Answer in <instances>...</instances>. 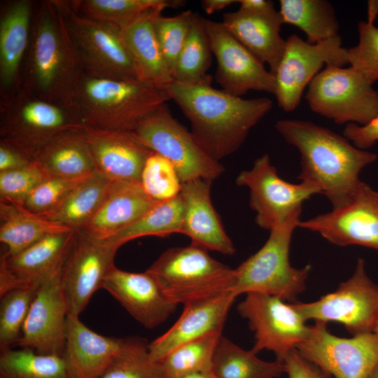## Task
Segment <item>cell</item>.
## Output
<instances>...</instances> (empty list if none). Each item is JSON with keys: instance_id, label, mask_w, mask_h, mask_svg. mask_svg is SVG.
<instances>
[{"instance_id": "obj_38", "label": "cell", "mask_w": 378, "mask_h": 378, "mask_svg": "<svg viewBox=\"0 0 378 378\" xmlns=\"http://www.w3.org/2000/svg\"><path fill=\"white\" fill-rule=\"evenodd\" d=\"M183 215V202L179 195L170 200L158 203L137 221L108 240L120 248L124 244L142 237L181 234Z\"/></svg>"}, {"instance_id": "obj_45", "label": "cell", "mask_w": 378, "mask_h": 378, "mask_svg": "<svg viewBox=\"0 0 378 378\" xmlns=\"http://www.w3.org/2000/svg\"><path fill=\"white\" fill-rule=\"evenodd\" d=\"M48 174L36 161L16 169L0 172V202L22 205Z\"/></svg>"}, {"instance_id": "obj_42", "label": "cell", "mask_w": 378, "mask_h": 378, "mask_svg": "<svg viewBox=\"0 0 378 378\" xmlns=\"http://www.w3.org/2000/svg\"><path fill=\"white\" fill-rule=\"evenodd\" d=\"M141 186L146 194L157 202L178 196L182 182L173 164L164 157L153 152L143 167Z\"/></svg>"}, {"instance_id": "obj_28", "label": "cell", "mask_w": 378, "mask_h": 378, "mask_svg": "<svg viewBox=\"0 0 378 378\" xmlns=\"http://www.w3.org/2000/svg\"><path fill=\"white\" fill-rule=\"evenodd\" d=\"M223 24L248 51L274 75L284 54L286 40L281 36L283 24L279 10L253 13L237 10L223 15Z\"/></svg>"}, {"instance_id": "obj_12", "label": "cell", "mask_w": 378, "mask_h": 378, "mask_svg": "<svg viewBox=\"0 0 378 378\" xmlns=\"http://www.w3.org/2000/svg\"><path fill=\"white\" fill-rule=\"evenodd\" d=\"M236 183L248 189L249 206L255 213V221L260 228L269 231L301 214L303 203L321 194L309 183H293L283 179L268 154L258 158L251 169L241 171Z\"/></svg>"}, {"instance_id": "obj_54", "label": "cell", "mask_w": 378, "mask_h": 378, "mask_svg": "<svg viewBox=\"0 0 378 378\" xmlns=\"http://www.w3.org/2000/svg\"><path fill=\"white\" fill-rule=\"evenodd\" d=\"M368 378H378V365L375 367V368L371 372Z\"/></svg>"}, {"instance_id": "obj_29", "label": "cell", "mask_w": 378, "mask_h": 378, "mask_svg": "<svg viewBox=\"0 0 378 378\" xmlns=\"http://www.w3.org/2000/svg\"><path fill=\"white\" fill-rule=\"evenodd\" d=\"M164 10H153L120 30L130 54L136 78L142 83L165 90L174 80L153 29L155 18Z\"/></svg>"}, {"instance_id": "obj_21", "label": "cell", "mask_w": 378, "mask_h": 378, "mask_svg": "<svg viewBox=\"0 0 378 378\" xmlns=\"http://www.w3.org/2000/svg\"><path fill=\"white\" fill-rule=\"evenodd\" d=\"M101 288L109 293L139 323L152 329L164 322L178 304L164 293L156 278L146 270L136 273L113 265Z\"/></svg>"}, {"instance_id": "obj_8", "label": "cell", "mask_w": 378, "mask_h": 378, "mask_svg": "<svg viewBox=\"0 0 378 378\" xmlns=\"http://www.w3.org/2000/svg\"><path fill=\"white\" fill-rule=\"evenodd\" d=\"M304 98L313 112L340 125H365L378 115L377 90L351 66H325Z\"/></svg>"}, {"instance_id": "obj_5", "label": "cell", "mask_w": 378, "mask_h": 378, "mask_svg": "<svg viewBox=\"0 0 378 378\" xmlns=\"http://www.w3.org/2000/svg\"><path fill=\"white\" fill-rule=\"evenodd\" d=\"M146 270L172 302L184 306L232 292L235 283L234 269L192 244L166 250Z\"/></svg>"}, {"instance_id": "obj_40", "label": "cell", "mask_w": 378, "mask_h": 378, "mask_svg": "<svg viewBox=\"0 0 378 378\" xmlns=\"http://www.w3.org/2000/svg\"><path fill=\"white\" fill-rule=\"evenodd\" d=\"M148 344L139 337L125 338L121 349L99 378H166L160 362L150 358Z\"/></svg>"}, {"instance_id": "obj_25", "label": "cell", "mask_w": 378, "mask_h": 378, "mask_svg": "<svg viewBox=\"0 0 378 378\" xmlns=\"http://www.w3.org/2000/svg\"><path fill=\"white\" fill-rule=\"evenodd\" d=\"M212 181L195 179L183 183L180 196L183 206L182 233L191 244L225 255L235 252L211 198Z\"/></svg>"}, {"instance_id": "obj_16", "label": "cell", "mask_w": 378, "mask_h": 378, "mask_svg": "<svg viewBox=\"0 0 378 378\" xmlns=\"http://www.w3.org/2000/svg\"><path fill=\"white\" fill-rule=\"evenodd\" d=\"M339 246H360L378 251V191L362 181L345 205L298 223Z\"/></svg>"}, {"instance_id": "obj_18", "label": "cell", "mask_w": 378, "mask_h": 378, "mask_svg": "<svg viewBox=\"0 0 378 378\" xmlns=\"http://www.w3.org/2000/svg\"><path fill=\"white\" fill-rule=\"evenodd\" d=\"M213 55L216 61L215 78L222 90L237 97L250 90L274 94L275 78L224 27L205 19Z\"/></svg>"}, {"instance_id": "obj_46", "label": "cell", "mask_w": 378, "mask_h": 378, "mask_svg": "<svg viewBox=\"0 0 378 378\" xmlns=\"http://www.w3.org/2000/svg\"><path fill=\"white\" fill-rule=\"evenodd\" d=\"M86 178L48 176L36 186L22 206L30 212L43 215L57 207Z\"/></svg>"}, {"instance_id": "obj_55", "label": "cell", "mask_w": 378, "mask_h": 378, "mask_svg": "<svg viewBox=\"0 0 378 378\" xmlns=\"http://www.w3.org/2000/svg\"><path fill=\"white\" fill-rule=\"evenodd\" d=\"M374 332L376 335H378V322H377V326H376V327H375V329H374Z\"/></svg>"}, {"instance_id": "obj_32", "label": "cell", "mask_w": 378, "mask_h": 378, "mask_svg": "<svg viewBox=\"0 0 378 378\" xmlns=\"http://www.w3.org/2000/svg\"><path fill=\"white\" fill-rule=\"evenodd\" d=\"M111 182L94 172L81 181L57 207L39 216L74 230H81L98 211Z\"/></svg>"}, {"instance_id": "obj_19", "label": "cell", "mask_w": 378, "mask_h": 378, "mask_svg": "<svg viewBox=\"0 0 378 378\" xmlns=\"http://www.w3.org/2000/svg\"><path fill=\"white\" fill-rule=\"evenodd\" d=\"M76 230L49 234L0 261V296L18 288L38 287L62 272Z\"/></svg>"}, {"instance_id": "obj_3", "label": "cell", "mask_w": 378, "mask_h": 378, "mask_svg": "<svg viewBox=\"0 0 378 378\" xmlns=\"http://www.w3.org/2000/svg\"><path fill=\"white\" fill-rule=\"evenodd\" d=\"M81 72L58 0L36 3L21 88L74 111Z\"/></svg>"}, {"instance_id": "obj_10", "label": "cell", "mask_w": 378, "mask_h": 378, "mask_svg": "<svg viewBox=\"0 0 378 378\" xmlns=\"http://www.w3.org/2000/svg\"><path fill=\"white\" fill-rule=\"evenodd\" d=\"M132 132L146 148L173 164L182 183L195 179L213 181L224 172L220 162L174 118L167 104L144 118Z\"/></svg>"}, {"instance_id": "obj_2", "label": "cell", "mask_w": 378, "mask_h": 378, "mask_svg": "<svg viewBox=\"0 0 378 378\" xmlns=\"http://www.w3.org/2000/svg\"><path fill=\"white\" fill-rule=\"evenodd\" d=\"M165 91L190 121L197 141L218 161L236 152L273 106L267 97L244 99L211 85L173 80Z\"/></svg>"}, {"instance_id": "obj_35", "label": "cell", "mask_w": 378, "mask_h": 378, "mask_svg": "<svg viewBox=\"0 0 378 378\" xmlns=\"http://www.w3.org/2000/svg\"><path fill=\"white\" fill-rule=\"evenodd\" d=\"M72 6L86 18L120 30L153 10L178 8L181 0H71Z\"/></svg>"}, {"instance_id": "obj_53", "label": "cell", "mask_w": 378, "mask_h": 378, "mask_svg": "<svg viewBox=\"0 0 378 378\" xmlns=\"http://www.w3.org/2000/svg\"><path fill=\"white\" fill-rule=\"evenodd\" d=\"M183 378H216L212 370H206L194 373Z\"/></svg>"}, {"instance_id": "obj_52", "label": "cell", "mask_w": 378, "mask_h": 378, "mask_svg": "<svg viewBox=\"0 0 378 378\" xmlns=\"http://www.w3.org/2000/svg\"><path fill=\"white\" fill-rule=\"evenodd\" d=\"M378 18V0H369L367 2V22L374 24Z\"/></svg>"}, {"instance_id": "obj_27", "label": "cell", "mask_w": 378, "mask_h": 378, "mask_svg": "<svg viewBox=\"0 0 378 378\" xmlns=\"http://www.w3.org/2000/svg\"><path fill=\"white\" fill-rule=\"evenodd\" d=\"M125 338L99 335L79 316L69 314L64 356L73 378H99L121 349Z\"/></svg>"}, {"instance_id": "obj_22", "label": "cell", "mask_w": 378, "mask_h": 378, "mask_svg": "<svg viewBox=\"0 0 378 378\" xmlns=\"http://www.w3.org/2000/svg\"><path fill=\"white\" fill-rule=\"evenodd\" d=\"M82 133L97 173L112 181L140 182L144 163L153 151L132 132L85 126Z\"/></svg>"}, {"instance_id": "obj_30", "label": "cell", "mask_w": 378, "mask_h": 378, "mask_svg": "<svg viewBox=\"0 0 378 378\" xmlns=\"http://www.w3.org/2000/svg\"><path fill=\"white\" fill-rule=\"evenodd\" d=\"M82 130L62 134L36 152V161L48 176L74 179L96 172Z\"/></svg>"}, {"instance_id": "obj_43", "label": "cell", "mask_w": 378, "mask_h": 378, "mask_svg": "<svg viewBox=\"0 0 378 378\" xmlns=\"http://www.w3.org/2000/svg\"><path fill=\"white\" fill-rule=\"evenodd\" d=\"M194 13L187 10L172 17L156 16L153 20L155 36L173 77L178 57L187 39Z\"/></svg>"}, {"instance_id": "obj_34", "label": "cell", "mask_w": 378, "mask_h": 378, "mask_svg": "<svg viewBox=\"0 0 378 378\" xmlns=\"http://www.w3.org/2000/svg\"><path fill=\"white\" fill-rule=\"evenodd\" d=\"M216 378H276L285 372L284 362L265 361L229 339L220 337L212 360Z\"/></svg>"}, {"instance_id": "obj_1", "label": "cell", "mask_w": 378, "mask_h": 378, "mask_svg": "<svg viewBox=\"0 0 378 378\" xmlns=\"http://www.w3.org/2000/svg\"><path fill=\"white\" fill-rule=\"evenodd\" d=\"M275 128L300 156L298 179L317 188L332 209L346 204L362 181L361 171L377 155L356 147L344 135L309 120L281 119Z\"/></svg>"}, {"instance_id": "obj_39", "label": "cell", "mask_w": 378, "mask_h": 378, "mask_svg": "<svg viewBox=\"0 0 378 378\" xmlns=\"http://www.w3.org/2000/svg\"><path fill=\"white\" fill-rule=\"evenodd\" d=\"M222 332L210 333L183 344L166 355L160 363L166 378H183L211 370L214 352Z\"/></svg>"}, {"instance_id": "obj_13", "label": "cell", "mask_w": 378, "mask_h": 378, "mask_svg": "<svg viewBox=\"0 0 378 378\" xmlns=\"http://www.w3.org/2000/svg\"><path fill=\"white\" fill-rule=\"evenodd\" d=\"M346 64L348 48L342 46L340 35L317 43H310L296 34L290 35L286 40L284 54L274 75V95L279 106L286 112L295 111L305 88L323 65Z\"/></svg>"}, {"instance_id": "obj_33", "label": "cell", "mask_w": 378, "mask_h": 378, "mask_svg": "<svg viewBox=\"0 0 378 378\" xmlns=\"http://www.w3.org/2000/svg\"><path fill=\"white\" fill-rule=\"evenodd\" d=\"M283 24L304 33L307 41L317 43L339 35L340 23L331 3L326 0H280Z\"/></svg>"}, {"instance_id": "obj_24", "label": "cell", "mask_w": 378, "mask_h": 378, "mask_svg": "<svg viewBox=\"0 0 378 378\" xmlns=\"http://www.w3.org/2000/svg\"><path fill=\"white\" fill-rule=\"evenodd\" d=\"M232 291L184 306L178 319L164 334L148 344L157 362L176 347L210 333L222 332L229 310L236 299Z\"/></svg>"}, {"instance_id": "obj_26", "label": "cell", "mask_w": 378, "mask_h": 378, "mask_svg": "<svg viewBox=\"0 0 378 378\" xmlns=\"http://www.w3.org/2000/svg\"><path fill=\"white\" fill-rule=\"evenodd\" d=\"M158 203L149 197L140 182L112 181L102 204L81 229L99 239H108L131 225Z\"/></svg>"}, {"instance_id": "obj_7", "label": "cell", "mask_w": 378, "mask_h": 378, "mask_svg": "<svg viewBox=\"0 0 378 378\" xmlns=\"http://www.w3.org/2000/svg\"><path fill=\"white\" fill-rule=\"evenodd\" d=\"M84 127L74 111L43 100L22 88L0 99V139L34 157L55 137Z\"/></svg>"}, {"instance_id": "obj_6", "label": "cell", "mask_w": 378, "mask_h": 378, "mask_svg": "<svg viewBox=\"0 0 378 378\" xmlns=\"http://www.w3.org/2000/svg\"><path fill=\"white\" fill-rule=\"evenodd\" d=\"M301 214L295 215L283 225L274 229L262 246L235 268L232 293H257L276 296L288 302L306 289L311 265L298 268L289 260L294 230L298 227Z\"/></svg>"}, {"instance_id": "obj_9", "label": "cell", "mask_w": 378, "mask_h": 378, "mask_svg": "<svg viewBox=\"0 0 378 378\" xmlns=\"http://www.w3.org/2000/svg\"><path fill=\"white\" fill-rule=\"evenodd\" d=\"M58 2L83 74L96 78L137 80L120 29L85 17L70 1Z\"/></svg>"}, {"instance_id": "obj_15", "label": "cell", "mask_w": 378, "mask_h": 378, "mask_svg": "<svg viewBox=\"0 0 378 378\" xmlns=\"http://www.w3.org/2000/svg\"><path fill=\"white\" fill-rule=\"evenodd\" d=\"M246 295L237 305V311L254 333L251 350L255 354L264 349L271 351L276 360L283 362L308 337L311 326L293 303L267 294Z\"/></svg>"}, {"instance_id": "obj_11", "label": "cell", "mask_w": 378, "mask_h": 378, "mask_svg": "<svg viewBox=\"0 0 378 378\" xmlns=\"http://www.w3.org/2000/svg\"><path fill=\"white\" fill-rule=\"evenodd\" d=\"M292 303L307 321L339 323L352 336L374 332L378 322V284L368 274L361 258L335 290L314 302Z\"/></svg>"}, {"instance_id": "obj_4", "label": "cell", "mask_w": 378, "mask_h": 378, "mask_svg": "<svg viewBox=\"0 0 378 378\" xmlns=\"http://www.w3.org/2000/svg\"><path fill=\"white\" fill-rule=\"evenodd\" d=\"M169 100L165 90L137 80L96 78L81 72L74 111L85 126L133 132L144 118Z\"/></svg>"}, {"instance_id": "obj_49", "label": "cell", "mask_w": 378, "mask_h": 378, "mask_svg": "<svg viewBox=\"0 0 378 378\" xmlns=\"http://www.w3.org/2000/svg\"><path fill=\"white\" fill-rule=\"evenodd\" d=\"M283 362L288 378H327L318 368L305 360L296 349L291 351Z\"/></svg>"}, {"instance_id": "obj_17", "label": "cell", "mask_w": 378, "mask_h": 378, "mask_svg": "<svg viewBox=\"0 0 378 378\" xmlns=\"http://www.w3.org/2000/svg\"><path fill=\"white\" fill-rule=\"evenodd\" d=\"M119 248L83 230L76 235L62 271V286L69 314L79 316L95 291L102 287Z\"/></svg>"}, {"instance_id": "obj_20", "label": "cell", "mask_w": 378, "mask_h": 378, "mask_svg": "<svg viewBox=\"0 0 378 378\" xmlns=\"http://www.w3.org/2000/svg\"><path fill=\"white\" fill-rule=\"evenodd\" d=\"M61 276L62 272L39 287L15 346L64 356L69 309Z\"/></svg>"}, {"instance_id": "obj_36", "label": "cell", "mask_w": 378, "mask_h": 378, "mask_svg": "<svg viewBox=\"0 0 378 378\" xmlns=\"http://www.w3.org/2000/svg\"><path fill=\"white\" fill-rule=\"evenodd\" d=\"M205 18L194 14L185 44L178 57L173 79L190 85H211L208 70L213 52L205 26Z\"/></svg>"}, {"instance_id": "obj_37", "label": "cell", "mask_w": 378, "mask_h": 378, "mask_svg": "<svg viewBox=\"0 0 378 378\" xmlns=\"http://www.w3.org/2000/svg\"><path fill=\"white\" fill-rule=\"evenodd\" d=\"M0 378L73 377L64 356L11 348L1 351Z\"/></svg>"}, {"instance_id": "obj_23", "label": "cell", "mask_w": 378, "mask_h": 378, "mask_svg": "<svg viewBox=\"0 0 378 378\" xmlns=\"http://www.w3.org/2000/svg\"><path fill=\"white\" fill-rule=\"evenodd\" d=\"M35 5L31 0H12L1 4L0 99L21 88Z\"/></svg>"}, {"instance_id": "obj_47", "label": "cell", "mask_w": 378, "mask_h": 378, "mask_svg": "<svg viewBox=\"0 0 378 378\" xmlns=\"http://www.w3.org/2000/svg\"><path fill=\"white\" fill-rule=\"evenodd\" d=\"M343 135L358 148L368 150L378 142V115L365 125H346Z\"/></svg>"}, {"instance_id": "obj_14", "label": "cell", "mask_w": 378, "mask_h": 378, "mask_svg": "<svg viewBox=\"0 0 378 378\" xmlns=\"http://www.w3.org/2000/svg\"><path fill=\"white\" fill-rule=\"evenodd\" d=\"M296 350L326 377L368 378L378 365V335L374 332L340 337L326 324L314 323Z\"/></svg>"}, {"instance_id": "obj_41", "label": "cell", "mask_w": 378, "mask_h": 378, "mask_svg": "<svg viewBox=\"0 0 378 378\" xmlns=\"http://www.w3.org/2000/svg\"><path fill=\"white\" fill-rule=\"evenodd\" d=\"M38 288H18L0 296L1 351L13 348L18 342Z\"/></svg>"}, {"instance_id": "obj_48", "label": "cell", "mask_w": 378, "mask_h": 378, "mask_svg": "<svg viewBox=\"0 0 378 378\" xmlns=\"http://www.w3.org/2000/svg\"><path fill=\"white\" fill-rule=\"evenodd\" d=\"M35 162V158L25 150L0 139V172L22 168Z\"/></svg>"}, {"instance_id": "obj_51", "label": "cell", "mask_w": 378, "mask_h": 378, "mask_svg": "<svg viewBox=\"0 0 378 378\" xmlns=\"http://www.w3.org/2000/svg\"><path fill=\"white\" fill-rule=\"evenodd\" d=\"M237 3L234 0H202L201 1L203 10L209 15L220 11L230 6Z\"/></svg>"}, {"instance_id": "obj_50", "label": "cell", "mask_w": 378, "mask_h": 378, "mask_svg": "<svg viewBox=\"0 0 378 378\" xmlns=\"http://www.w3.org/2000/svg\"><path fill=\"white\" fill-rule=\"evenodd\" d=\"M239 10L253 13H267L276 10L270 0H239Z\"/></svg>"}, {"instance_id": "obj_31", "label": "cell", "mask_w": 378, "mask_h": 378, "mask_svg": "<svg viewBox=\"0 0 378 378\" xmlns=\"http://www.w3.org/2000/svg\"><path fill=\"white\" fill-rule=\"evenodd\" d=\"M74 230L43 218L22 205L0 202V241L6 256L15 255L42 238Z\"/></svg>"}, {"instance_id": "obj_44", "label": "cell", "mask_w": 378, "mask_h": 378, "mask_svg": "<svg viewBox=\"0 0 378 378\" xmlns=\"http://www.w3.org/2000/svg\"><path fill=\"white\" fill-rule=\"evenodd\" d=\"M358 34V44L348 48L349 64L373 85L378 80V27L360 21Z\"/></svg>"}]
</instances>
